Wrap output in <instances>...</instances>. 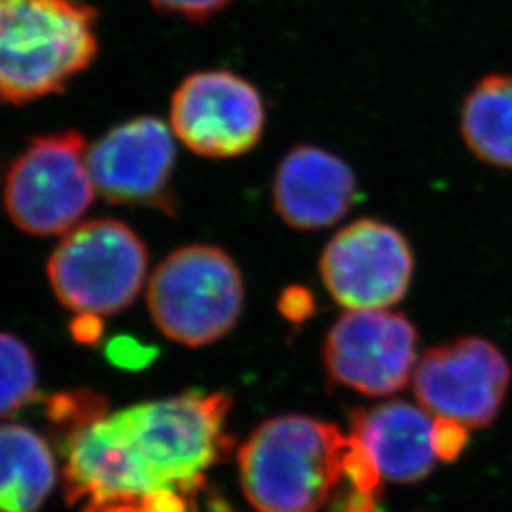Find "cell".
I'll return each instance as SVG.
<instances>
[{"label": "cell", "instance_id": "cell-1", "mask_svg": "<svg viewBox=\"0 0 512 512\" xmlns=\"http://www.w3.org/2000/svg\"><path fill=\"white\" fill-rule=\"evenodd\" d=\"M348 439L308 416L264 421L238 454L243 494L256 512H319L344 478Z\"/></svg>", "mask_w": 512, "mask_h": 512}, {"label": "cell", "instance_id": "cell-2", "mask_svg": "<svg viewBox=\"0 0 512 512\" xmlns=\"http://www.w3.org/2000/svg\"><path fill=\"white\" fill-rule=\"evenodd\" d=\"M99 50L97 12L78 0H0V101L61 92Z\"/></svg>", "mask_w": 512, "mask_h": 512}, {"label": "cell", "instance_id": "cell-3", "mask_svg": "<svg viewBox=\"0 0 512 512\" xmlns=\"http://www.w3.org/2000/svg\"><path fill=\"white\" fill-rule=\"evenodd\" d=\"M232 408L226 393H184L112 414L158 490L194 495L205 471L232 446L224 421Z\"/></svg>", "mask_w": 512, "mask_h": 512}, {"label": "cell", "instance_id": "cell-4", "mask_svg": "<svg viewBox=\"0 0 512 512\" xmlns=\"http://www.w3.org/2000/svg\"><path fill=\"white\" fill-rule=\"evenodd\" d=\"M148 310L165 338L202 348L236 327L243 277L213 245H188L165 258L148 285Z\"/></svg>", "mask_w": 512, "mask_h": 512}, {"label": "cell", "instance_id": "cell-5", "mask_svg": "<svg viewBox=\"0 0 512 512\" xmlns=\"http://www.w3.org/2000/svg\"><path fill=\"white\" fill-rule=\"evenodd\" d=\"M143 239L120 220L74 226L48 260L57 300L74 313L112 315L131 306L147 277Z\"/></svg>", "mask_w": 512, "mask_h": 512}, {"label": "cell", "instance_id": "cell-6", "mask_svg": "<svg viewBox=\"0 0 512 512\" xmlns=\"http://www.w3.org/2000/svg\"><path fill=\"white\" fill-rule=\"evenodd\" d=\"M95 196L88 145L78 131L37 137L6 175L4 207L33 236L67 234Z\"/></svg>", "mask_w": 512, "mask_h": 512}, {"label": "cell", "instance_id": "cell-7", "mask_svg": "<svg viewBox=\"0 0 512 512\" xmlns=\"http://www.w3.org/2000/svg\"><path fill=\"white\" fill-rule=\"evenodd\" d=\"M268 110L260 90L241 74L203 69L179 82L169 101V128L190 152L238 158L260 143Z\"/></svg>", "mask_w": 512, "mask_h": 512}, {"label": "cell", "instance_id": "cell-8", "mask_svg": "<svg viewBox=\"0 0 512 512\" xmlns=\"http://www.w3.org/2000/svg\"><path fill=\"white\" fill-rule=\"evenodd\" d=\"M414 393L433 418L467 429L490 427L507 399L512 368L503 351L480 336L429 349L414 370Z\"/></svg>", "mask_w": 512, "mask_h": 512}, {"label": "cell", "instance_id": "cell-9", "mask_svg": "<svg viewBox=\"0 0 512 512\" xmlns=\"http://www.w3.org/2000/svg\"><path fill=\"white\" fill-rule=\"evenodd\" d=\"M418 332L401 315L349 310L329 330L323 359L330 380L368 397L395 395L416 370Z\"/></svg>", "mask_w": 512, "mask_h": 512}, {"label": "cell", "instance_id": "cell-10", "mask_svg": "<svg viewBox=\"0 0 512 512\" xmlns=\"http://www.w3.org/2000/svg\"><path fill=\"white\" fill-rule=\"evenodd\" d=\"M319 266L338 304L348 310H385L408 293L414 256L399 230L361 219L330 239Z\"/></svg>", "mask_w": 512, "mask_h": 512}, {"label": "cell", "instance_id": "cell-11", "mask_svg": "<svg viewBox=\"0 0 512 512\" xmlns=\"http://www.w3.org/2000/svg\"><path fill=\"white\" fill-rule=\"evenodd\" d=\"M175 135L156 116H137L107 131L88 148L95 192L114 205L173 209Z\"/></svg>", "mask_w": 512, "mask_h": 512}, {"label": "cell", "instance_id": "cell-12", "mask_svg": "<svg viewBox=\"0 0 512 512\" xmlns=\"http://www.w3.org/2000/svg\"><path fill=\"white\" fill-rule=\"evenodd\" d=\"M357 177L340 156L315 145H296L277 165L274 207L294 230H321L348 215Z\"/></svg>", "mask_w": 512, "mask_h": 512}, {"label": "cell", "instance_id": "cell-13", "mask_svg": "<svg viewBox=\"0 0 512 512\" xmlns=\"http://www.w3.org/2000/svg\"><path fill=\"white\" fill-rule=\"evenodd\" d=\"M67 503L80 499L141 501L156 488L112 416L95 421L61 446Z\"/></svg>", "mask_w": 512, "mask_h": 512}, {"label": "cell", "instance_id": "cell-14", "mask_svg": "<svg viewBox=\"0 0 512 512\" xmlns=\"http://www.w3.org/2000/svg\"><path fill=\"white\" fill-rule=\"evenodd\" d=\"M435 418L403 401L378 404L351 414V435L363 442L380 475L389 482L414 484L435 469Z\"/></svg>", "mask_w": 512, "mask_h": 512}, {"label": "cell", "instance_id": "cell-15", "mask_svg": "<svg viewBox=\"0 0 512 512\" xmlns=\"http://www.w3.org/2000/svg\"><path fill=\"white\" fill-rule=\"evenodd\" d=\"M55 480L48 442L23 425H0V512H38Z\"/></svg>", "mask_w": 512, "mask_h": 512}, {"label": "cell", "instance_id": "cell-16", "mask_svg": "<svg viewBox=\"0 0 512 512\" xmlns=\"http://www.w3.org/2000/svg\"><path fill=\"white\" fill-rule=\"evenodd\" d=\"M459 129L482 164L512 169V74H488L476 82L463 99Z\"/></svg>", "mask_w": 512, "mask_h": 512}, {"label": "cell", "instance_id": "cell-17", "mask_svg": "<svg viewBox=\"0 0 512 512\" xmlns=\"http://www.w3.org/2000/svg\"><path fill=\"white\" fill-rule=\"evenodd\" d=\"M37 365L18 336L0 332V418L12 416L37 397Z\"/></svg>", "mask_w": 512, "mask_h": 512}, {"label": "cell", "instance_id": "cell-18", "mask_svg": "<svg viewBox=\"0 0 512 512\" xmlns=\"http://www.w3.org/2000/svg\"><path fill=\"white\" fill-rule=\"evenodd\" d=\"M44 412L61 448L76 433L107 416V399L86 389L55 393L46 401Z\"/></svg>", "mask_w": 512, "mask_h": 512}, {"label": "cell", "instance_id": "cell-19", "mask_svg": "<svg viewBox=\"0 0 512 512\" xmlns=\"http://www.w3.org/2000/svg\"><path fill=\"white\" fill-rule=\"evenodd\" d=\"M150 6L160 12L190 23H207L224 12L232 0H148Z\"/></svg>", "mask_w": 512, "mask_h": 512}, {"label": "cell", "instance_id": "cell-20", "mask_svg": "<svg viewBox=\"0 0 512 512\" xmlns=\"http://www.w3.org/2000/svg\"><path fill=\"white\" fill-rule=\"evenodd\" d=\"M469 442V429L461 423L446 418H435L433 423V448L442 461H456Z\"/></svg>", "mask_w": 512, "mask_h": 512}, {"label": "cell", "instance_id": "cell-21", "mask_svg": "<svg viewBox=\"0 0 512 512\" xmlns=\"http://www.w3.org/2000/svg\"><path fill=\"white\" fill-rule=\"evenodd\" d=\"M380 499L382 495L366 494L342 480L330 497V512H384Z\"/></svg>", "mask_w": 512, "mask_h": 512}, {"label": "cell", "instance_id": "cell-22", "mask_svg": "<svg viewBox=\"0 0 512 512\" xmlns=\"http://www.w3.org/2000/svg\"><path fill=\"white\" fill-rule=\"evenodd\" d=\"M154 355H156L154 348H147L129 336L114 338L107 346V357L110 363L124 366V368H141L148 365Z\"/></svg>", "mask_w": 512, "mask_h": 512}, {"label": "cell", "instance_id": "cell-23", "mask_svg": "<svg viewBox=\"0 0 512 512\" xmlns=\"http://www.w3.org/2000/svg\"><path fill=\"white\" fill-rule=\"evenodd\" d=\"M139 507L141 512H196V501L194 495L164 488L143 495Z\"/></svg>", "mask_w": 512, "mask_h": 512}, {"label": "cell", "instance_id": "cell-24", "mask_svg": "<svg viewBox=\"0 0 512 512\" xmlns=\"http://www.w3.org/2000/svg\"><path fill=\"white\" fill-rule=\"evenodd\" d=\"M279 310L281 313L293 321V323H302L310 317L315 304H313V296L308 289L304 287H291L285 293L281 294L279 300Z\"/></svg>", "mask_w": 512, "mask_h": 512}, {"label": "cell", "instance_id": "cell-25", "mask_svg": "<svg viewBox=\"0 0 512 512\" xmlns=\"http://www.w3.org/2000/svg\"><path fill=\"white\" fill-rule=\"evenodd\" d=\"M71 334L78 344L93 346L99 342V338L103 334V321L99 315L80 313L71 323Z\"/></svg>", "mask_w": 512, "mask_h": 512}, {"label": "cell", "instance_id": "cell-26", "mask_svg": "<svg viewBox=\"0 0 512 512\" xmlns=\"http://www.w3.org/2000/svg\"><path fill=\"white\" fill-rule=\"evenodd\" d=\"M82 512H141L139 501L112 499V501H88Z\"/></svg>", "mask_w": 512, "mask_h": 512}]
</instances>
